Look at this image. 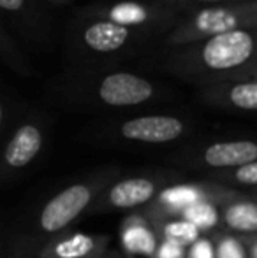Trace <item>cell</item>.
<instances>
[{"mask_svg":"<svg viewBox=\"0 0 257 258\" xmlns=\"http://www.w3.org/2000/svg\"><path fill=\"white\" fill-rule=\"evenodd\" d=\"M117 177V167H106L67 183L20 223L4 228L0 258H37L52 239L69 232L79 218L90 214L102 191Z\"/></svg>","mask_w":257,"mask_h":258,"instance_id":"6da1fadb","label":"cell"},{"mask_svg":"<svg viewBox=\"0 0 257 258\" xmlns=\"http://www.w3.org/2000/svg\"><path fill=\"white\" fill-rule=\"evenodd\" d=\"M182 176L171 170H153V172H141L132 176L117 177L99 201L93 204L90 214H106L125 211V213H136L148 207L155 199L161 195L162 190L175 183H180Z\"/></svg>","mask_w":257,"mask_h":258,"instance_id":"7a4b0ae2","label":"cell"},{"mask_svg":"<svg viewBox=\"0 0 257 258\" xmlns=\"http://www.w3.org/2000/svg\"><path fill=\"white\" fill-rule=\"evenodd\" d=\"M236 191L238 190L227 188L212 179L180 181V183H175L162 190L161 195L150 206L141 209V213L150 218L151 221L180 218V214L185 209L201 204V202H215L220 206L224 201L233 197Z\"/></svg>","mask_w":257,"mask_h":258,"instance_id":"3957f363","label":"cell"},{"mask_svg":"<svg viewBox=\"0 0 257 258\" xmlns=\"http://www.w3.org/2000/svg\"><path fill=\"white\" fill-rule=\"evenodd\" d=\"M44 132L35 123H23L11 134L0 162V183L6 186L18 181L42 153Z\"/></svg>","mask_w":257,"mask_h":258,"instance_id":"277c9868","label":"cell"},{"mask_svg":"<svg viewBox=\"0 0 257 258\" xmlns=\"http://www.w3.org/2000/svg\"><path fill=\"white\" fill-rule=\"evenodd\" d=\"M257 160V141H219L201 148L190 158L182 160V165L190 169L208 170L210 174L238 169Z\"/></svg>","mask_w":257,"mask_h":258,"instance_id":"5b68a950","label":"cell"},{"mask_svg":"<svg viewBox=\"0 0 257 258\" xmlns=\"http://www.w3.org/2000/svg\"><path fill=\"white\" fill-rule=\"evenodd\" d=\"M185 134V123L175 116H139L122 123L120 136L130 143L168 144Z\"/></svg>","mask_w":257,"mask_h":258,"instance_id":"8992f818","label":"cell"},{"mask_svg":"<svg viewBox=\"0 0 257 258\" xmlns=\"http://www.w3.org/2000/svg\"><path fill=\"white\" fill-rule=\"evenodd\" d=\"M252 49H254V41L250 35L243 30H233L215 35L204 46L202 58L210 69L224 71L247 61L252 54Z\"/></svg>","mask_w":257,"mask_h":258,"instance_id":"52a82bcc","label":"cell"},{"mask_svg":"<svg viewBox=\"0 0 257 258\" xmlns=\"http://www.w3.org/2000/svg\"><path fill=\"white\" fill-rule=\"evenodd\" d=\"M106 251H110L108 235L69 230L52 239L37 258H92Z\"/></svg>","mask_w":257,"mask_h":258,"instance_id":"ba28073f","label":"cell"},{"mask_svg":"<svg viewBox=\"0 0 257 258\" xmlns=\"http://www.w3.org/2000/svg\"><path fill=\"white\" fill-rule=\"evenodd\" d=\"M124 255L127 258H151L161 242L155 223L141 211L129 213L120 227Z\"/></svg>","mask_w":257,"mask_h":258,"instance_id":"9c48e42d","label":"cell"},{"mask_svg":"<svg viewBox=\"0 0 257 258\" xmlns=\"http://www.w3.org/2000/svg\"><path fill=\"white\" fill-rule=\"evenodd\" d=\"M151 95L153 88L146 79L125 72L108 76L99 86V99L113 107L143 104L151 99Z\"/></svg>","mask_w":257,"mask_h":258,"instance_id":"30bf717a","label":"cell"},{"mask_svg":"<svg viewBox=\"0 0 257 258\" xmlns=\"http://www.w3.org/2000/svg\"><path fill=\"white\" fill-rule=\"evenodd\" d=\"M220 207L222 230L240 237L257 235V195L238 190L233 197L224 201Z\"/></svg>","mask_w":257,"mask_h":258,"instance_id":"8fae6325","label":"cell"},{"mask_svg":"<svg viewBox=\"0 0 257 258\" xmlns=\"http://www.w3.org/2000/svg\"><path fill=\"white\" fill-rule=\"evenodd\" d=\"M129 37V30L115 21H102L86 28L85 42L99 53H110L122 48Z\"/></svg>","mask_w":257,"mask_h":258,"instance_id":"7c38bea8","label":"cell"},{"mask_svg":"<svg viewBox=\"0 0 257 258\" xmlns=\"http://www.w3.org/2000/svg\"><path fill=\"white\" fill-rule=\"evenodd\" d=\"M155 228H157L161 239H169V241H176L183 246H192L195 241L202 235L195 225L190 221L183 220V218H168V220H157L153 221Z\"/></svg>","mask_w":257,"mask_h":258,"instance_id":"4fadbf2b","label":"cell"},{"mask_svg":"<svg viewBox=\"0 0 257 258\" xmlns=\"http://www.w3.org/2000/svg\"><path fill=\"white\" fill-rule=\"evenodd\" d=\"M180 218L190 221L192 225L202 232V235H212L213 232L222 230V221H220V207L215 202H201L189 209H185Z\"/></svg>","mask_w":257,"mask_h":258,"instance_id":"5bb4252c","label":"cell"},{"mask_svg":"<svg viewBox=\"0 0 257 258\" xmlns=\"http://www.w3.org/2000/svg\"><path fill=\"white\" fill-rule=\"evenodd\" d=\"M208 179L217 181V183L224 184V186H227V188H233V190L254 191L257 190V160L233 170L210 174Z\"/></svg>","mask_w":257,"mask_h":258,"instance_id":"9a60e30c","label":"cell"},{"mask_svg":"<svg viewBox=\"0 0 257 258\" xmlns=\"http://www.w3.org/2000/svg\"><path fill=\"white\" fill-rule=\"evenodd\" d=\"M238 23V18L231 11L226 9H206L197 14L194 25L197 30L206 32V34H227L233 32Z\"/></svg>","mask_w":257,"mask_h":258,"instance_id":"2e32d148","label":"cell"},{"mask_svg":"<svg viewBox=\"0 0 257 258\" xmlns=\"http://www.w3.org/2000/svg\"><path fill=\"white\" fill-rule=\"evenodd\" d=\"M215 246V258H248L245 242L240 235L226 230H217L212 234Z\"/></svg>","mask_w":257,"mask_h":258,"instance_id":"e0dca14e","label":"cell"},{"mask_svg":"<svg viewBox=\"0 0 257 258\" xmlns=\"http://www.w3.org/2000/svg\"><path fill=\"white\" fill-rule=\"evenodd\" d=\"M227 99L238 109L257 111V83H240L227 93Z\"/></svg>","mask_w":257,"mask_h":258,"instance_id":"ac0fdd59","label":"cell"},{"mask_svg":"<svg viewBox=\"0 0 257 258\" xmlns=\"http://www.w3.org/2000/svg\"><path fill=\"white\" fill-rule=\"evenodd\" d=\"M111 18L118 25H134L146 20V11L137 4H118L111 9Z\"/></svg>","mask_w":257,"mask_h":258,"instance_id":"d6986e66","label":"cell"},{"mask_svg":"<svg viewBox=\"0 0 257 258\" xmlns=\"http://www.w3.org/2000/svg\"><path fill=\"white\" fill-rule=\"evenodd\" d=\"M187 249H189L187 246L180 244L176 241L161 239L151 258H187Z\"/></svg>","mask_w":257,"mask_h":258,"instance_id":"ffe728a7","label":"cell"},{"mask_svg":"<svg viewBox=\"0 0 257 258\" xmlns=\"http://www.w3.org/2000/svg\"><path fill=\"white\" fill-rule=\"evenodd\" d=\"M187 258H215V246L212 235H201L187 249Z\"/></svg>","mask_w":257,"mask_h":258,"instance_id":"44dd1931","label":"cell"},{"mask_svg":"<svg viewBox=\"0 0 257 258\" xmlns=\"http://www.w3.org/2000/svg\"><path fill=\"white\" fill-rule=\"evenodd\" d=\"M245 242V248H247L248 258H257V235H245L241 237Z\"/></svg>","mask_w":257,"mask_h":258,"instance_id":"7402d4cb","label":"cell"},{"mask_svg":"<svg viewBox=\"0 0 257 258\" xmlns=\"http://www.w3.org/2000/svg\"><path fill=\"white\" fill-rule=\"evenodd\" d=\"M25 0H0V6L7 11H18L21 6H23Z\"/></svg>","mask_w":257,"mask_h":258,"instance_id":"603a6c76","label":"cell"},{"mask_svg":"<svg viewBox=\"0 0 257 258\" xmlns=\"http://www.w3.org/2000/svg\"><path fill=\"white\" fill-rule=\"evenodd\" d=\"M92 258H127V256L120 251H106V253H102V255H97Z\"/></svg>","mask_w":257,"mask_h":258,"instance_id":"cb8c5ba5","label":"cell"},{"mask_svg":"<svg viewBox=\"0 0 257 258\" xmlns=\"http://www.w3.org/2000/svg\"><path fill=\"white\" fill-rule=\"evenodd\" d=\"M204 2H215V0H204Z\"/></svg>","mask_w":257,"mask_h":258,"instance_id":"d4e9b609","label":"cell"},{"mask_svg":"<svg viewBox=\"0 0 257 258\" xmlns=\"http://www.w3.org/2000/svg\"><path fill=\"white\" fill-rule=\"evenodd\" d=\"M252 194H255V195H257V190H254V191H252Z\"/></svg>","mask_w":257,"mask_h":258,"instance_id":"484cf974","label":"cell"}]
</instances>
